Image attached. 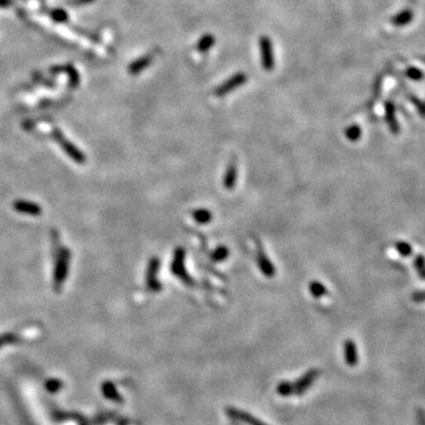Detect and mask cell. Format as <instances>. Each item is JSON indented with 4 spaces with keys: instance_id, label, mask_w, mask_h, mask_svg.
Returning a JSON list of instances; mask_svg holds the SVG:
<instances>
[{
    "instance_id": "6da1fadb",
    "label": "cell",
    "mask_w": 425,
    "mask_h": 425,
    "mask_svg": "<svg viewBox=\"0 0 425 425\" xmlns=\"http://www.w3.org/2000/svg\"><path fill=\"white\" fill-rule=\"evenodd\" d=\"M57 262H56V270H55V287L61 288V286L64 282V280L68 275L69 269V261H70V252L65 248H62L57 254Z\"/></svg>"
},
{
    "instance_id": "7a4b0ae2",
    "label": "cell",
    "mask_w": 425,
    "mask_h": 425,
    "mask_svg": "<svg viewBox=\"0 0 425 425\" xmlns=\"http://www.w3.org/2000/svg\"><path fill=\"white\" fill-rule=\"evenodd\" d=\"M260 47V57H261V65H262L263 70L272 71L275 65V59H274L273 53V45L270 39L267 36H262L259 40Z\"/></svg>"
},
{
    "instance_id": "3957f363",
    "label": "cell",
    "mask_w": 425,
    "mask_h": 425,
    "mask_svg": "<svg viewBox=\"0 0 425 425\" xmlns=\"http://www.w3.org/2000/svg\"><path fill=\"white\" fill-rule=\"evenodd\" d=\"M320 371L318 368H310L304 376H301L298 380L293 383V389H294V395L301 396L307 391L310 387L313 385L314 382L319 377Z\"/></svg>"
},
{
    "instance_id": "277c9868",
    "label": "cell",
    "mask_w": 425,
    "mask_h": 425,
    "mask_svg": "<svg viewBox=\"0 0 425 425\" xmlns=\"http://www.w3.org/2000/svg\"><path fill=\"white\" fill-rule=\"evenodd\" d=\"M246 82H247V75L244 74V72H238V74L233 75L229 80L223 82V83L217 87L215 90V96L216 97L226 96V94L231 92V91L240 87L242 84L246 83Z\"/></svg>"
},
{
    "instance_id": "5b68a950",
    "label": "cell",
    "mask_w": 425,
    "mask_h": 425,
    "mask_svg": "<svg viewBox=\"0 0 425 425\" xmlns=\"http://www.w3.org/2000/svg\"><path fill=\"white\" fill-rule=\"evenodd\" d=\"M225 412H226L227 417L231 418L232 421L239 422V423H245L247 425H268V424L263 423L262 421L255 418L254 416L248 414V412L239 410V409H235V408H232V406H228V408H226Z\"/></svg>"
},
{
    "instance_id": "8992f818",
    "label": "cell",
    "mask_w": 425,
    "mask_h": 425,
    "mask_svg": "<svg viewBox=\"0 0 425 425\" xmlns=\"http://www.w3.org/2000/svg\"><path fill=\"white\" fill-rule=\"evenodd\" d=\"M53 137H55V140L58 142L59 144H61V147L63 148V149H64L65 153L68 154V155L70 156L71 159L75 161V162L81 163V165L85 162V156L83 155V154H82L81 151L78 150L75 146H72V144L68 140H65L64 136H63V135L58 130H57L56 132H53Z\"/></svg>"
},
{
    "instance_id": "52a82bcc",
    "label": "cell",
    "mask_w": 425,
    "mask_h": 425,
    "mask_svg": "<svg viewBox=\"0 0 425 425\" xmlns=\"http://www.w3.org/2000/svg\"><path fill=\"white\" fill-rule=\"evenodd\" d=\"M14 210L19 213L28 214V215H40L42 214V208L39 204L33 202H28V201H15L13 204Z\"/></svg>"
},
{
    "instance_id": "ba28073f",
    "label": "cell",
    "mask_w": 425,
    "mask_h": 425,
    "mask_svg": "<svg viewBox=\"0 0 425 425\" xmlns=\"http://www.w3.org/2000/svg\"><path fill=\"white\" fill-rule=\"evenodd\" d=\"M344 355H345L346 364L349 365V366H354V365H357L358 363L357 347H355V344L351 339L346 340L344 345Z\"/></svg>"
},
{
    "instance_id": "9c48e42d",
    "label": "cell",
    "mask_w": 425,
    "mask_h": 425,
    "mask_svg": "<svg viewBox=\"0 0 425 425\" xmlns=\"http://www.w3.org/2000/svg\"><path fill=\"white\" fill-rule=\"evenodd\" d=\"M414 19V12L411 9L406 8L403 9L402 12H399L398 14H396L395 17L391 19V23L395 26H405V25L410 24Z\"/></svg>"
},
{
    "instance_id": "30bf717a",
    "label": "cell",
    "mask_w": 425,
    "mask_h": 425,
    "mask_svg": "<svg viewBox=\"0 0 425 425\" xmlns=\"http://www.w3.org/2000/svg\"><path fill=\"white\" fill-rule=\"evenodd\" d=\"M157 268H159V261H157V259H153L150 261L149 270H148V276H147L148 286H149L151 289H159L160 288V285L155 283V276H156Z\"/></svg>"
},
{
    "instance_id": "8fae6325",
    "label": "cell",
    "mask_w": 425,
    "mask_h": 425,
    "mask_svg": "<svg viewBox=\"0 0 425 425\" xmlns=\"http://www.w3.org/2000/svg\"><path fill=\"white\" fill-rule=\"evenodd\" d=\"M214 43H215V37H214L213 34H204V36L198 40L196 45L197 51L202 53L209 51V50L212 49V46L214 45Z\"/></svg>"
},
{
    "instance_id": "7c38bea8",
    "label": "cell",
    "mask_w": 425,
    "mask_h": 425,
    "mask_svg": "<svg viewBox=\"0 0 425 425\" xmlns=\"http://www.w3.org/2000/svg\"><path fill=\"white\" fill-rule=\"evenodd\" d=\"M276 393L281 397H289L294 395V389H293V383L288 380H282L276 386Z\"/></svg>"
},
{
    "instance_id": "4fadbf2b",
    "label": "cell",
    "mask_w": 425,
    "mask_h": 425,
    "mask_svg": "<svg viewBox=\"0 0 425 425\" xmlns=\"http://www.w3.org/2000/svg\"><path fill=\"white\" fill-rule=\"evenodd\" d=\"M386 118H387V122H389L390 125H391V129L395 131L397 128V123L395 119V108H393L391 102L386 103Z\"/></svg>"
},
{
    "instance_id": "5bb4252c",
    "label": "cell",
    "mask_w": 425,
    "mask_h": 425,
    "mask_svg": "<svg viewBox=\"0 0 425 425\" xmlns=\"http://www.w3.org/2000/svg\"><path fill=\"white\" fill-rule=\"evenodd\" d=\"M194 219L200 223H206V222L210 221V219H212V215H210V213L207 212V210L200 209V210H196V212L194 213Z\"/></svg>"
},
{
    "instance_id": "9a60e30c",
    "label": "cell",
    "mask_w": 425,
    "mask_h": 425,
    "mask_svg": "<svg viewBox=\"0 0 425 425\" xmlns=\"http://www.w3.org/2000/svg\"><path fill=\"white\" fill-rule=\"evenodd\" d=\"M236 168L234 166H232L231 168L228 169V172H227V175H226V177H225V185L226 187H228V188H232L233 187V184H234V181H235V175H236Z\"/></svg>"
},
{
    "instance_id": "2e32d148",
    "label": "cell",
    "mask_w": 425,
    "mask_h": 425,
    "mask_svg": "<svg viewBox=\"0 0 425 425\" xmlns=\"http://www.w3.org/2000/svg\"><path fill=\"white\" fill-rule=\"evenodd\" d=\"M150 61L151 59L148 58V57L147 58H142L140 61H137L134 65L131 66V72H135V74H136V72H140L141 70H143L144 68H147Z\"/></svg>"
},
{
    "instance_id": "e0dca14e",
    "label": "cell",
    "mask_w": 425,
    "mask_h": 425,
    "mask_svg": "<svg viewBox=\"0 0 425 425\" xmlns=\"http://www.w3.org/2000/svg\"><path fill=\"white\" fill-rule=\"evenodd\" d=\"M406 76L414 81H421L422 78H423V72L416 68H410L406 71Z\"/></svg>"
},
{
    "instance_id": "ac0fdd59",
    "label": "cell",
    "mask_w": 425,
    "mask_h": 425,
    "mask_svg": "<svg viewBox=\"0 0 425 425\" xmlns=\"http://www.w3.org/2000/svg\"><path fill=\"white\" fill-rule=\"evenodd\" d=\"M104 392H105V395L108 396L109 398L115 399V401H121L118 393L116 392V390L113 389V386L110 385V384H105V385H104Z\"/></svg>"
},
{
    "instance_id": "d6986e66",
    "label": "cell",
    "mask_w": 425,
    "mask_h": 425,
    "mask_svg": "<svg viewBox=\"0 0 425 425\" xmlns=\"http://www.w3.org/2000/svg\"><path fill=\"white\" fill-rule=\"evenodd\" d=\"M311 292L313 293V295H316V297H320V295L325 294L326 289L321 283L314 282L311 285Z\"/></svg>"
},
{
    "instance_id": "ffe728a7",
    "label": "cell",
    "mask_w": 425,
    "mask_h": 425,
    "mask_svg": "<svg viewBox=\"0 0 425 425\" xmlns=\"http://www.w3.org/2000/svg\"><path fill=\"white\" fill-rule=\"evenodd\" d=\"M346 136H347L349 140H357V138L360 136V128H358L357 125L348 128L347 130H346Z\"/></svg>"
},
{
    "instance_id": "44dd1931",
    "label": "cell",
    "mask_w": 425,
    "mask_h": 425,
    "mask_svg": "<svg viewBox=\"0 0 425 425\" xmlns=\"http://www.w3.org/2000/svg\"><path fill=\"white\" fill-rule=\"evenodd\" d=\"M15 340H17V337L11 335V333H6V335L0 336V346H4L6 344H11V342H14Z\"/></svg>"
},
{
    "instance_id": "7402d4cb",
    "label": "cell",
    "mask_w": 425,
    "mask_h": 425,
    "mask_svg": "<svg viewBox=\"0 0 425 425\" xmlns=\"http://www.w3.org/2000/svg\"><path fill=\"white\" fill-rule=\"evenodd\" d=\"M231 425H241V424H240V423H239V422L232 421V422H231Z\"/></svg>"
}]
</instances>
